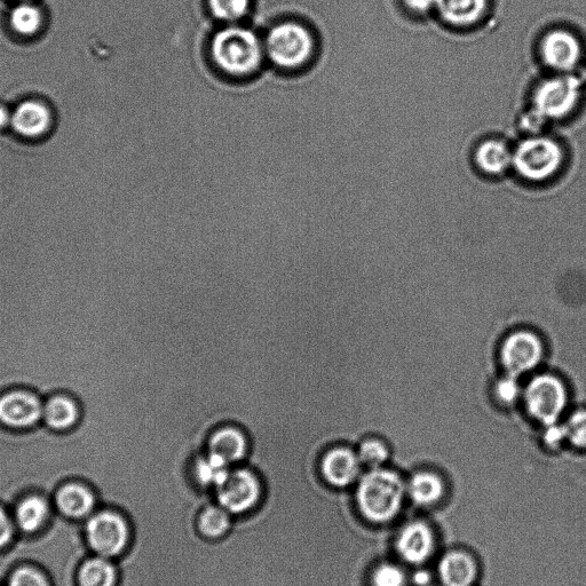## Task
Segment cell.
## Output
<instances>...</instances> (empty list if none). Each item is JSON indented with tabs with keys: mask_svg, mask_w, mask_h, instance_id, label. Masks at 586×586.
Wrapping results in <instances>:
<instances>
[{
	"mask_svg": "<svg viewBox=\"0 0 586 586\" xmlns=\"http://www.w3.org/2000/svg\"><path fill=\"white\" fill-rule=\"evenodd\" d=\"M210 57L225 76L249 78L258 73L266 59L264 39L240 23L228 25L213 35Z\"/></svg>",
	"mask_w": 586,
	"mask_h": 586,
	"instance_id": "6da1fadb",
	"label": "cell"
},
{
	"mask_svg": "<svg viewBox=\"0 0 586 586\" xmlns=\"http://www.w3.org/2000/svg\"><path fill=\"white\" fill-rule=\"evenodd\" d=\"M265 54L276 68L292 71L310 65L316 52L313 31L297 21L276 23L265 39Z\"/></svg>",
	"mask_w": 586,
	"mask_h": 586,
	"instance_id": "7a4b0ae2",
	"label": "cell"
},
{
	"mask_svg": "<svg viewBox=\"0 0 586 586\" xmlns=\"http://www.w3.org/2000/svg\"><path fill=\"white\" fill-rule=\"evenodd\" d=\"M405 492V482L399 474L379 467L363 475L355 498L364 518L386 522L399 513Z\"/></svg>",
	"mask_w": 586,
	"mask_h": 586,
	"instance_id": "3957f363",
	"label": "cell"
},
{
	"mask_svg": "<svg viewBox=\"0 0 586 586\" xmlns=\"http://www.w3.org/2000/svg\"><path fill=\"white\" fill-rule=\"evenodd\" d=\"M564 161V149L558 141L535 136L521 141L513 150L512 168L529 182H543L556 176Z\"/></svg>",
	"mask_w": 586,
	"mask_h": 586,
	"instance_id": "277c9868",
	"label": "cell"
},
{
	"mask_svg": "<svg viewBox=\"0 0 586 586\" xmlns=\"http://www.w3.org/2000/svg\"><path fill=\"white\" fill-rule=\"evenodd\" d=\"M582 97V81L573 74H557L544 79L534 91L535 115L544 121L564 120Z\"/></svg>",
	"mask_w": 586,
	"mask_h": 586,
	"instance_id": "5b68a950",
	"label": "cell"
},
{
	"mask_svg": "<svg viewBox=\"0 0 586 586\" xmlns=\"http://www.w3.org/2000/svg\"><path fill=\"white\" fill-rule=\"evenodd\" d=\"M84 536L90 549L99 557L113 559L121 557L129 548L132 530L122 513L102 510L86 521Z\"/></svg>",
	"mask_w": 586,
	"mask_h": 586,
	"instance_id": "8992f818",
	"label": "cell"
},
{
	"mask_svg": "<svg viewBox=\"0 0 586 586\" xmlns=\"http://www.w3.org/2000/svg\"><path fill=\"white\" fill-rule=\"evenodd\" d=\"M217 503L232 516L255 510L263 496V486L256 472L247 466L232 469L227 479L215 489Z\"/></svg>",
	"mask_w": 586,
	"mask_h": 586,
	"instance_id": "52a82bcc",
	"label": "cell"
},
{
	"mask_svg": "<svg viewBox=\"0 0 586 586\" xmlns=\"http://www.w3.org/2000/svg\"><path fill=\"white\" fill-rule=\"evenodd\" d=\"M524 397L530 416L545 427L557 424L567 405L564 383L549 374L538 375L530 380Z\"/></svg>",
	"mask_w": 586,
	"mask_h": 586,
	"instance_id": "ba28073f",
	"label": "cell"
},
{
	"mask_svg": "<svg viewBox=\"0 0 586 586\" xmlns=\"http://www.w3.org/2000/svg\"><path fill=\"white\" fill-rule=\"evenodd\" d=\"M43 395L26 387L0 394V425L7 430H34L43 422Z\"/></svg>",
	"mask_w": 586,
	"mask_h": 586,
	"instance_id": "9c48e42d",
	"label": "cell"
},
{
	"mask_svg": "<svg viewBox=\"0 0 586 586\" xmlns=\"http://www.w3.org/2000/svg\"><path fill=\"white\" fill-rule=\"evenodd\" d=\"M544 358L542 340L533 332L518 331L504 340L501 361L508 375L519 377L534 370Z\"/></svg>",
	"mask_w": 586,
	"mask_h": 586,
	"instance_id": "30bf717a",
	"label": "cell"
},
{
	"mask_svg": "<svg viewBox=\"0 0 586 586\" xmlns=\"http://www.w3.org/2000/svg\"><path fill=\"white\" fill-rule=\"evenodd\" d=\"M544 65L556 74H572L582 59V46L578 38L565 29L546 33L540 44Z\"/></svg>",
	"mask_w": 586,
	"mask_h": 586,
	"instance_id": "8fae6325",
	"label": "cell"
},
{
	"mask_svg": "<svg viewBox=\"0 0 586 586\" xmlns=\"http://www.w3.org/2000/svg\"><path fill=\"white\" fill-rule=\"evenodd\" d=\"M250 438L240 425L220 424L212 429L205 442L204 451L223 458L229 465H240L250 453Z\"/></svg>",
	"mask_w": 586,
	"mask_h": 586,
	"instance_id": "7c38bea8",
	"label": "cell"
},
{
	"mask_svg": "<svg viewBox=\"0 0 586 586\" xmlns=\"http://www.w3.org/2000/svg\"><path fill=\"white\" fill-rule=\"evenodd\" d=\"M361 463L358 454L346 446L335 445L323 451L320 471L331 487L344 489L359 478Z\"/></svg>",
	"mask_w": 586,
	"mask_h": 586,
	"instance_id": "4fadbf2b",
	"label": "cell"
},
{
	"mask_svg": "<svg viewBox=\"0 0 586 586\" xmlns=\"http://www.w3.org/2000/svg\"><path fill=\"white\" fill-rule=\"evenodd\" d=\"M82 417L81 402L74 395L58 392L49 395L44 401L43 423L51 431H73L81 423Z\"/></svg>",
	"mask_w": 586,
	"mask_h": 586,
	"instance_id": "5bb4252c",
	"label": "cell"
},
{
	"mask_svg": "<svg viewBox=\"0 0 586 586\" xmlns=\"http://www.w3.org/2000/svg\"><path fill=\"white\" fill-rule=\"evenodd\" d=\"M54 504L62 516L82 520L90 516L97 500L90 487L81 481H69L55 492Z\"/></svg>",
	"mask_w": 586,
	"mask_h": 586,
	"instance_id": "9a60e30c",
	"label": "cell"
},
{
	"mask_svg": "<svg viewBox=\"0 0 586 586\" xmlns=\"http://www.w3.org/2000/svg\"><path fill=\"white\" fill-rule=\"evenodd\" d=\"M488 0H435L434 11L446 25L470 28L485 18Z\"/></svg>",
	"mask_w": 586,
	"mask_h": 586,
	"instance_id": "2e32d148",
	"label": "cell"
},
{
	"mask_svg": "<svg viewBox=\"0 0 586 586\" xmlns=\"http://www.w3.org/2000/svg\"><path fill=\"white\" fill-rule=\"evenodd\" d=\"M434 550L432 530L422 522H414L403 528L398 538L400 556L410 564H422Z\"/></svg>",
	"mask_w": 586,
	"mask_h": 586,
	"instance_id": "e0dca14e",
	"label": "cell"
},
{
	"mask_svg": "<svg viewBox=\"0 0 586 586\" xmlns=\"http://www.w3.org/2000/svg\"><path fill=\"white\" fill-rule=\"evenodd\" d=\"M474 158L483 173L498 177L512 168L513 150L503 140L489 139L481 142Z\"/></svg>",
	"mask_w": 586,
	"mask_h": 586,
	"instance_id": "ac0fdd59",
	"label": "cell"
},
{
	"mask_svg": "<svg viewBox=\"0 0 586 586\" xmlns=\"http://www.w3.org/2000/svg\"><path fill=\"white\" fill-rule=\"evenodd\" d=\"M231 471L232 465L207 451L197 454L190 463V473L196 485L204 489L215 490L227 479Z\"/></svg>",
	"mask_w": 586,
	"mask_h": 586,
	"instance_id": "d6986e66",
	"label": "cell"
},
{
	"mask_svg": "<svg viewBox=\"0 0 586 586\" xmlns=\"http://www.w3.org/2000/svg\"><path fill=\"white\" fill-rule=\"evenodd\" d=\"M50 122L49 109L39 102L27 101L15 109L11 124L21 136L36 138L49 128Z\"/></svg>",
	"mask_w": 586,
	"mask_h": 586,
	"instance_id": "ffe728a7",
	"label": "cell"
},
{
	"mask_svg": "<svg viewBox=\"0 0 586 586\" xmlns=\"http://www.w3.org/2000/svg\"><path fill=\"white\" fill-rule=\"evenodd\" d=\"M50 511L45 497L30 495L15 506V520L22 533L34 534L49 520Z\"/></svg>",
	"mask_w": 586,
	"mask_h": 586,
	"instance_id": "44dd1931",
	"label": "cell"
},
{
	"mask_svg": "<svg viewBox=\"0 0 586 586\" xmlns=\"http://www.w3.org/2000/svg\"><path fill=\"white\" fill-rule=\"evenodd\" d=\"M439 573L446 586H471L477 577V566L467 554L453 552L441 560Z\"/></svg>",
	"mask_w": 586,
	"mask_h": 586,
	"instance_id": "7402d4cb",
	"label": "cell"
},
{
	"mask_svg": "<svg viewBox=\"0 0 586 586\" xmlns=\"http://www.w3.org/2000/svg\"><path fill=\"white\" fill-rule=\"evenodd\" d=\"M118 570L104 557L84 559L77 572L79 586H116Z\"/></svg>",
	"mask_w": 586,
	"mask_h": 586,
	"instance_id": "603a6c76",
	"label": "cell"
},
{
	"mask_svg": "<svg viewBox=\"0 0 586 586\" xmlns=\"http://www.w3.org/2000/svg\"><path fill=\"white\" fill-rule=\"evenodd\" d=\"M232 525V514L218 503L205 506L197 518V528L208 540H220L231 530Z\"/></svg>",
	"mask_w": 586,
	"mask_h": 586,
	"instance_id": "cb8c5ba5",
	"label": "cell"
},
{
	"mask_svg": "<svg viewBox=\"0 0 586 586\" xmlns=\"http://www.w3.org/2000/svg\"><path fill=\"white\" fill-rule=\"evenodd\" d=\"M408 493L413 501L419 505L437 503L443 495V483L438 475L433 473H418L410 480Z\"/></svg>",
	"mask_w": 586,
	"mask_h": 586,
	"instance_id": "d4e9b609",
	"label": "cell"
},
{
	"mask_svg": "<svg viewBox=\"0 0 586 586\" xmlns=\"http://www.w3.org/2000/svg\"><path fill=\"white\" fill-rule=\"evenodd\" d=\"M209 10L213 18L228 25H239L247 17L250 0H208Z\"/></svg>",
	"mask_w": 586,
	"mask_h": 586,
	"instance_id": "484cf974",
	"label": "cell"
},
{
	"mask_svg": "<svg viewBox=\"0 0 586 586\" xmlns=\"http://www.w3.org/2000/svg\"><path fill=\"white\" fill-rule=\"evenodd\" d=\"M11 23L19 34L34 35L42 25V14L37 7L29 4H22L15 7L11 14Z\"/></svg>",
	"mask_w": 586,
	"mask_h": 586,
	"instance_id": "4316f807",
	"label": "cell"
},
{
	"mask_svg": "<svg viewBox=\"0 0 586 586\" xmlns=\"http://www.w3.org/2000/svg\"><path fill=\"white\" fill-rule=\"evenodd\" d=\"M356 454H358L361 465L368 466L371 470L379 469L390 456L385 443L377 439L364 440Z\"/></svg>",
	"mask_w": 586,
	"mask_h": 586,
	"instance_id": "83f0119b",
	"label": "cell"
},
{
	"mask_svg": "<svg viewBox=\"0 0 586 586\" xmlns=\"http://www.w3.org/2000/svg\"><path fill=\"white\" fill-rule=\"evenodd\" d=\"M7 586H51V583L43 570L34 565H22L10 574Z\"/></svg>",
	"mask_w": 586,
	"mask_h": 586,
	"instance_id": "f1b7e54d",
	"label": "cell"
},
{
	"mask_svg": "<svg viewBox=\"0 0 586 586\" xmlns=\"http://www.w3.org/2000/svg\"><path fill=\"white\" fill-rule=\"evenodd\" d=\"M564 425L567 440L576 448L586 449V410L575 411Z\"/></svg>",
	"mask_w": 586,
	"mask_h": 586,
	"instance_id": "f546056e",
	"label": "cell"
},
{
	"mask_svg": "<svg viewBox=\"0 0 586 586\" xmlns=\"http://www.w3.org/2000/svg\"><path fill=\"white\" fill-rule=\"evenodd\" d=\"M372 586H405L406 576L394 565H380L371 576Z\"/></svg>",
	"mask_w": 586,
	"mask_h": 586,
	"instance_id": "4dcf8cb0",
	"label": "cell"
},
{
	"mask_svg": "<svg viewBox=\"0 0 586 586\" xmlns=\"http://www.w3.org/2000/svg\"><path fill=\"white\" fill-rule=\"evenodd\" d=\"M496 399L505 406L512 405L516 402L520 395V386L517 382V377L506 376L498 380L495 386Z\"/></svg>",
	"mask_w": 586,
	"mask_h": 586,
	"instance_id": "1f68e13d",
	"label": "cell"
},
{
	"mask_svg": "<svg viewBox=\"0 0 586 586\" xmlns=\"http://www.w3.org/2000/svg\"><path fill=\"white\" fill-rule=\"evenodd\" d=\"M567 440L565 425L559 423L546 426L544 441L550 447H557Z\"/></svg>",
	"mask_w": 586,
	"mask_h": 586,
	"instance_id": "d6a6232c",
	"label": "cell"
},
{
	"mask_svg": "<svg viewBox=\"0 0 586 586\" xmlns=\"http://www.w3.org/2000/svg\"><path fill=\"white\" fill-rule=\"evenodd\" d=\"M13 532L14 530L9 516H7L3 508H0V550L12 542Z\"/></svg>",
	"mask_w": 586,
	"mask_h": 586,
	"instance_id": "836d02e7",
	"label": "cell"
},
{
	"mask_svg": "<svg viewBox=\"0 0 586 586\" xmlns=\"http://www.w3.org/2000/svg\"><path fill=\"white\" fill-rule=\"evenodd\" d=\"M405 3L411 11L426 13L434 10L435 0H405Z\"/></svg>",
	"mask_w": 586,
	"mask_h": 586,
	"instance_id": "e575fe53",
	"label": "cell"
},
{
	"mask_svg": "<svg viewBox=\"0 0 586 586\" xmlns=\"http://www.w3.org/2000/svg\"><path fill=\"white\" fill-rule=\"evenodd\" d=\"M12 121V115H10L9 110L5 107L0 106V128H5V126Z\"/></svg>",
	"mask_w": 586,
	"mask_h": 586,
	"instance_id": "d590c367",
	"label": "cell"
},
{
	"mask_svg": "<svg viewBox=\"0 0 586 586\" xmlns=\"http://www.w3.org/2000/svg\"><path fill=\"white\" fill-rule=\"evenodd\" d=\"M415 575V582L418 585H426L430 581V575L425 572L417 573Z\"/></svg>",
	"mask_w": 586,
	"mask_h": 586,
	"instance_id": "8d00e7d4",
	"label": "cell"
},
{
	"mask_svg": "<svg viewBox=\"0 0 586 586\" xmlns=\"http://www.w3.org/2000/svg\"><path fill=\"white\" fill-rule=\"evenodd\" d=\"M115 433H116V432H115ZM115 433H114V434H115ZM112 437H113V435H112ZM112 437H110V438H112ZM107 440H108V439H107ZM107 440H106V441H107ZM106 441H105V442H106ZM105 442H104V443H105ZM104 443H102V445H104ZM102 445H101V446H102ZM101 446H100V447H101ZM100 447H99V448H100ZM99 448H98V449H99ZM98 449H97V450H98ZM97 450H95V451H97ZM95 451H94V453H95ZM94 453H93V454H94ZM93 454H92V455H93ZM92 455H91V456H92ZM91 456H90V457H91ZM90 457H89V458H90ZM89 458H87V459H89ZM87 459H86V461H87ZM86 461H85V462H86ZM85 462H84V463H85ZM84 463H83V464H84ZM83 464H82V465H83ZM82 465H81V466H82ZM78 471H79V470H78ZM77 473H78V472H77ZM76 477H77V475H76Z\"/></svg>",
	"mask_w": 586,
	"mask_h": 586,
	"instance_id": "74e56055",
	"label": "cell"
}]
</instances>
